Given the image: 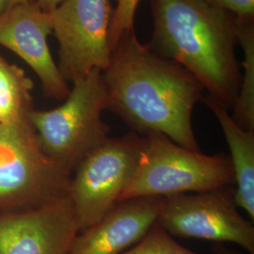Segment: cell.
Segmentation results:
<instances>
[{
  "label": "cell",
  "instance_id": "obj_19",
  "mask_svg": "<svg viewBox=\"0 0 254 254\" xmlns=\"http://www.w3.org/2000/svg\"><path fill=\"white\" fill-rule=\"evenodd\" d=\"M35 2V0H0V13L20 4Z\"/></svg>",
  "mask_w": 254,
  "mask_h": 254
},
{
  "label": "cell",
  "instance_id": "obj_1",
  "mask_svg": "<svg viewBox=\"0 0 254 254\" xmlns=\"http://www.w3.org/2000/svg\"><path fill=\"white\" fill-rule=\"evenodd\" d=\"M108 109L138 135L160 133L179 145L200 151L192 112L203 87L180 64L125 33L102 71Z\"/></svg>",
  "mask_w": 254,
  "mask_h": 254
},
{
  "label": "cell",
  "instance_id": "obj_5",
  "mask_svg": "<svg viewBox=\"0 0 254 254\" xmlns=\"http://www.w3.org/2000/svg\"><path fill=\"white\" fill-rule=\"evenodd\" d=\"M71 176L46 155L29 118L0 123V214L67 194Z\"/></svg>",
  "mask_w": 254,
  "mask_h": 254
},
{
  "label": "cell",
  "instance_id": "obj_8",
  "mask_svg": "<svg viewBox=\"0 0 254 254\" xmlns=\"http://www.w3.org/2000/svg\"><path fill=\"white\" fill-rule=\"evenodd\" d=\"M59 42V70L67 82L81 79L109 64L110 0H64L50 12Z\"/></svg>",
  "mask_w": 254,
  "mask_h": 254
},
{
  "label": "cell",
  "instance_id": "obj_7",
  "mask_svg": "<svg viewBox=\"0 0 254 254\" xmlns=\"http://www.w3.org/2000/svg\"><path fill=\"white\" fill-rule=\"evenodd\" d=\"M235 196L227 186L163 197L156 222L172 236L235 243L254 254V223L239 213Z\"/></svg>",
  "mask_w": 254,
  "mask_h": 254
},
{
  "label": "cell",
  "instance_id": "obj_10",
  "mask_svg": "<svg viewBox=\"0 0 254 254\" xmlns=\"http://www.w3.org/2000/svg\"><path fill=\"white\" fill-rule=\"evenodd\" d=\"M51 15L36 2L20 4L0 13V46L17 55L33 70L46 97L64 101L70 87L51 55Z\"/></svg>",
  "mask_w": 254,
  "mask_h": 254
},
{
  "label": "cell",
  "instance_id": "obj_14",
  "mask_svg": "<svg viewBox=\"0 0 254 254\" xmlns=\"http://www.w3.org/2000/svg\"><path fill=\"white\" fill-rule=\"evenodd\" d=\"M237 24V41L244 51V74L231 115L239 127L254 131V21Z\"/></svg>",
  "mask_w": 254,
  "mask_h": 254
},
{
  "label": "cell",
  "instance_id": "obj_3",
  "mask_svg": "<svg viewBox=\"0 0 254 254\" xmlns=\"http://www.w3.org/2000/svg\"><path fill=\"white\" fill-rule=\"evenodd\" d=\"M64 103L50 110L33 109L29 120L46 155L73 174L82 160L109 137L104 121L108 97L101 70L72 83Z\"/></svg>",
  "mask_w": 254,
  "mask_h": 254
},
{
  "label": "cell",
  "instance_id": "obj_4",
  "mask_svg": "<svg viewBox=\"0 0 254 254\" xmlns=\"http://www.w3.org/2000/svg\"><path fill=\"white\" fill-rule=\"evenodd\" d=\"M136 171L119 202L141 197H169L234 186L225 154L208 155L179 145L160 133L145 135Z\"/></svg>",
  "mask_w": 254,
  "mask_h": 254
},
{
  "label": "cell",
  "instance_id": "obj_6",
  "mask_svg": "<svg viewBox=\"0 0 254 254\" xmlns=\"http://www.w3.org/2000/svg\"><path fill=\"white\" fill-rule=\"evenodd\" d=\"M145 136L129 132L109 137L73 171L68 195L79 233L98 223L114 208L136 171Z\"/></svg>",
  "mask_w": 254,
  "mask_h": 254
},
{
  "label": "cell",
  "instance_id": "obj_9",
  "mask_svg": "<svg viewBox=\"0 0 254 254\" xmlns=\"http://www.w3.org/2000/svg\"><path fill=\"white\" fill-rule=\"evenodd\" d=\"M78 234L67 193L35 208L0 214V254H68Z\"/></svg>",
  "mask_w": 254,
  "mask_h": 254
},
{
  "label": "cell",
  "instance_id": "obj_2",
  "mask_svg": "<svg viewBox=\"0 0 254 254\" xmlns=\"http://www.w3.org/2000/svg\"><path fill=\"white\" fill-rule=\"evenodd\" d=\"M150 47L180 64L229 110L240 88L237 24L233 14L203 0H153Z\"/></svg>",
  "mask_w": 254,
  "mask_h": 254
},
{
  "label": "cell",
  "instance_id": "obj_15",
  "mask_svg": "<svg viewBox=\"0 0 254 254\" xmlns=\"http://www.w3.org/2000/svg\"><path fill=\"white\" fill-rule=\"evenodd\" d=\"M121 254H199L178 244L156 221L136 244Z\"/></svg>",
  "mask_w": 254,
  "mask_h": 254
},
{
  "label": "cell",
  "instance_id": "obj_12",
  "mask_svg": "<svg viewBox=\"0 0 254 254\" xmlns=\"http://www.w3.org/2000/svg\"><path fill=\"white\" fill-rule=\"evenodd\" d=\"M203 101L216 116L227 141L229 156L235 174L237 207L243 209L254 219V131L239 127L228 109L209 95Z\"/></svg>",
  "mask_w": 254,
  "mask_h": 254
},
{
  "label": "cell",
  "instance_id": "obj_18",
  "mask_svg": "<svg viewBox=\"0 0 254 254\" xmlns=\"http://www.w3.org/2000/svg\"><path fill=\"white\" fill-rule=\"evenodd\" d=\"M64 0H35L37 5L46 12H52Z\"/></svg>",
  "mask_w": 254,
  "mask_h": 254
},
{
  "label": "cell",
  "instance_id": "obj_16",
  "mask_svg": "<svg viewBox=\"0 0 254 254\" xmlns=\"http://www.w3.org/2000/svg\"><path fill=\"white\" fill-rule=\"evenodd\" d=\"M115 10L109 28V46L111 51L125 33L134 29L136 8L140 0H114Z\"/></svg>",
  "mask_w": 254,
  "mask_h": 254
},
{
  "label": "cell",
  "instance_id": "obj_17",
  "mask_svg": "<svg viewBox=\"0 0 254 254\" xmlns=\"http://www.w3.org/2000/svg\"><path fill=\"white\" fill-rule=\"evenodd\" d=\"M209 5L224 9L237 21H254V0H203Z\"/></svg>",
  "mask_w": 254,
  "mask_h": 254
},
{
  "label": "cell",
  "instance_id": "obj_20",
  "mask_svg": "<svg viewBox=\"0 0 254 254\" xmlns=\"http://www.w3.org/2000/svg\"><path fill=\"white\" fill-rule=\"evenodd\" d=\"M212 251L215 254H243L240 251L228 248L225 244L221 243H214V245L212 246Z\"/></svg>",
  "mask_w": 254,
  "mask_h": 254
},
{
  "label": "cell",
  "instance_id": "obj_11",
  "mask_svg": "<svg viewBox=\"0 0 254 254\" xmlns=\"http://www.w3.org/2000/svg\"><path fill=\"white\" fill-rule=\"evenodd\" d=\"M161 197L117 203L98 223L80 232L68 254H121L136 244L156 221Z\"/></svg>",
  "mask_w": 254,
  "mask_h": 254
},
{
  "label": "cell",
  "instance_id": "obj_13",
  "mask_svg": "<svg viewBox=\"0 0 254 254\" xmlns=\"http://www.w3.org/2000/svg\"><path fill=\"white\" fill-rule=\"evenodd\" d=\"M33 82L24 69L10 64L0 54V123L29 118L34 109Z\"/></svg>",
  "mask_w": 254,
  "mask_h": 254
}]
</instances>
